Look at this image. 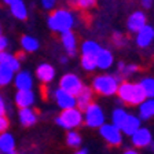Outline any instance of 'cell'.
<instances>
[{
  "label": "cell",
  "mask_w": 154,
  "mask_h": 154,
  "mask_svg": "<svg viewBox=\"0 0 154 154\" xmlns=\"http://www.w3.org/2000/svg\"><path fill=\"white\" fill-rule=\"evenodd\" d=\"M47 23H48V28L51 29L52 32L63 33V32H67V30H72L74 23V18L70 11H67L65 8H59L50 13V15L47 18Z\"/></svg>",
  "instance_id": "cell-1"
},
{
  "label": "cell",
  "mask_w": 154,
  "mask_h": 154,
  "mask_svg": "<svg viewBox=\"0 0 154 154\" xmlns=\"http://www.w3.org/2000/svg\"><path fill=\"white\" fill-rule=\"evenodd\" d=\"M117 95L120 96V99L125 102L127 105H140L143 100H146V94H144L143 88H142L140 83L134 84V83H121L117 90Z\"/></svg>",
  "instance_id": "cell-2"
},
{
  "label": "cell",
  "mask_w": 154,
  "mask_h": 154,
  "mask_svg": "<svg viewBox=\"0 0 154 154\" xmlns=\"http://www.w3.org/2000/svg\"><path fill=\"white\" fill-rule=\"evenodd\" d=\"M55 122H57L61 128L67 129V131L74 129V128H79V127L84 122L83 112H81L77 106L76 107H72V109L62 110L61 114L57 116Z\"/></svg>",
  "instance_id": "cell-3"
},
{
  "label": "cell",
  "mask_w": 154,
  "mask_h": 154,
  "mask_svg": "<svg viewBox=\"0 0 154 154\" xmlns=\"http://www.w3.org/2000/svg\"><path fill=\"white\" fill-rule=\"evenodd\" d=\"M119 77L110 76V74H102L96 76L92 81V90L94 92L99 94L103 96H112L117 94L119 90Z\"/></svg>",
  "instance_id": "cell-4"
},
{
  "label": "cell",
  "mask_w": 154,
  "mask_h": 154,
  "mask_svg": "<svg viewBox=\"0 0 154 154\" xmlns=\"http://www.w3.org/2000/svg\"><path fill=\"white\" fill-rule=\"evenodd\" d=\"M84 122H85L90 128H100L105 124V113L102 107L96 103H91L83 113Z\"/></svg>",
  "instance_id": "cell-5"
},
{
  "label": "cell",
  "mask_w": 154,
  "mask_h": 154,
  "mask_svg": "<svg viewBox=\"0 0 154 154\" xmlns=\"http://www.w3.org/2000/svg\"><path fill=\"white\" fill-rule=\"evenodd\" d=\"M83 81L79 79V76L74 73H66L61 77L59 80V88H62L63 91L72 94L76 96L77 94L83 90Z\"/></svg>",
  "instance_id": "cell-6"
},
{
  "label": "cell",
  "mask_w": 154,
  "mask_h": 154,
  "mask_svg": "<svg viewBox=\"0 0 154 154\" xmlns=\"http://www.w3.org/2000/svg\"><path fill=\"white\" fill-rule=\"evenodd\" d=\"M99 134L110 146H120L122 142L121 129L113 124H103L99 128Z\"/></svg>",
  "instance_id": "cell-7"
},
{
  "label": "cell",
  "mask_w": 154,
  "mask_h": 154,
  "mask_svg": "<svg viewBox=\"0 0 154 154\" xmlns=\"http://www.w3.org/2000/svg\"><path fill=\"white\" fill-rule=\"evenodd\" d=\"M54 100L57 102V105L59 106L62 110L76 107V105H77L76 96L66 92V91H63L62 88H57V90L54 91Z\"/></svg>",
  "instance_id": "cell-8"
},
{
  "label": "cell",
  "mask_w": 154,
  "mask_h": 154,
  "mask_svg": "<svg viewBox=\"0 0 154 154\" xmlns=\"http://www.w3.org/2000/svg\"><path fill=\"white\" fill-rule=\"evenodd\" d=\"M14 100H15V105L18 106L19 109L32 107L36 102V95L32 90H18L15 92Z\"/></svg>",
  "instance_id": "cell-9"
},
{
  "label": "cell",
  "mask_w": 154,
  "mask_h": 154,
  "mask_svg": "<svg viewBox=\"0 0 154 154\" xmlns=\"http://www.w3.org/2000/svg\"><path fill=\"white\" fill-rule=\"evenodd\" d=\"M14 85L17 90H32L33 76L28 70H18L14 74Z\"/></svg>",
  "instance_id": "cell-10"
},
{
  "label": "cell",
  "mask_w": 154,
  "mask_h": 154,
  "mask_svg": "<svg viewBox=\"0 0 154 154\" xmlns=\"http://www.w3.org/2000/svg\"><path fill=\"white\" fill-rule=\"evenodd\" d=\"M132 144L135 147H147L150 146V143L153 142L151 139V132L147 128H139L134 135H131Z\"/></svg>",
  "instance_id": "cell-11"
},
{
  "label": "cell",
  "mask_w": 154,
  "mask_h": 154,
  "mask_svg": "<svg viewBox=\"0 0 154 154\" xmlns=\"http://www.w3.org/2000/svg\"><path fill=\"white\" fill-rule=\"evenodd\" d=\"M36 77L37 80L43 84H48L54 80L55 77V69L50 63H40L36 69Z\"/></svg>",
  "instance_id": "cell-12"
},
{
  "label": "cell",
  "mask_w": 154,
  "mask_h": 154,
  "mask_svg": "<svg viewBox=\"0 0 154 154\" xmlns=\"http://www.w3.org/2000/svg\"><path fill=\"white\" fill-rule=\"evenodd\" d=\"M92 100H94V90L90 88V87H83V90L76 95V103H77L76 106L81 112H84L92 103Z\"/></svg>",
  "instance_id": "cell-13"
},
{
  "label": "cell",
  "mask_w": 154,
  "mask_h": 154,
  "mask_svg": "<svg viewBox=\"0 0 154 154\" xmlns=\"http://www.w3.org/2000/svg\"><path fill=\"white\" fill-rule=\"evenodd\" d=\"M61 42L63 48L66 50L67 55L69 57H74L76 55V48H77V38L74 36V33L72 30H67V32L61 33Z\"/></svg>",
  "instance_id": "cell-14"
},
{
  "label": "cell",
  "mask_w": 154,
  "mask_h": 154,
  "mask_svg": "<svg viewBox=\"0 0 154 154\" xmlns=\"http://www.w3.org/2000/svg\"><path fill=\"white\" fill-rule=\"evenodd\" d=\"M0 65L10 67L14 73L21 70V61H19L18 55H14L8 51H2L0 52Z\"/></svg>",
  "instance_id": "cell-15"
},
{
  "label": "cell",
  "mask_w": 154,
  "mask_h": 154,
  "mask_svg": "<svg viewBox=\"0 0 154 154\" xmlns=\"http://www.w3.org/2000/svg\"><path fill=\"white\" fill-rule=\"evenodd\" d=\"M18 119L21 125L23 127H32L37 122V112L33 110L32 107H23V109H19L18 112Z\"/></svg>",
  "instance_id": "cell-16"
},
{
  "label": "cell",
  "mask_w": 154,
  "mask_h": 154,
  "mask_svg": "<svg viewBox=\"0 0 154 154\" xmlns=\"http://www.w3.org/2000/svg\"><path fill=\"white\" fill-rule=\"evenodd\" d=\"M10 13L15 19H19V21H25L28 19V7H26L25 2L23 0H15L14 3L10 4Z\"/></svg>",
  "instance_id": "cell-17"
},
{
  "label": "cell",
  "mask_w": 154,
  "mask_h": 154,
  "mask_svg": "<svg viewBox=\"0 0 154 154\" xmlns=\"http://www.w3.org/2000/svg\"><path fill=\"white\" fill-rule=\"evenodd\" d=\"M144 25H146V15H144L143 13L136 11V13H134L131 17H129V19H128L129 32H132V33L136 32L138 33Z\"/></svg>",
  "instance_id": "cell-18"
},
{
  "label": "cell",
  "mask_w": 154,
  "mask_h": 154,
  "mask_svg": "<svg viewBox=\"0 0 154 154\" xmlns=\"http://www.w3.org/2000/svg\"><path fill=\"white\" fill-rule=\"evenodd\" d=\"M154 38V29L151 26L144 25L143 28L138 32L136 36V43H138L139 47H147L151 43V40Z\"/></svg>",
  "instance_id": "cell-19"
},
{
  "label": "cell",
  "mask_w": 154,
  "mask_h": 154,
  "mask_svg": "<svg viewBox=\"0 0 154 154\" xmlns=\"http://www.w3.org/2000/svg\"><path fill=\"white\" fill-rule=\"evenodd\" d=\"M139 128H140V119L136 117V116H134V114H128L124 125H122L121 131L124 132L125 135L131 136V135H134Z\"/></svg>",
  "instance_id": "cell-20"
},
{
  "label": "cell",
  "mask_w": 154,
  "mask_h": 154,
  "mask_svg": "<svg viewBox=\"0 0 154 154\" xmlns=\"http://www.w3.org/2000/svg\"><path fill=\"white\" fill-rule=\"evenodd\" d=\"M15 150V138L8 132L0 134V153L7 154Z\"/></svg>",
  "instance_id": "cell-21"
},
{
  "label": "cell",
  "mask_w": 154,
  "mask_h": 154,
  "mask_svg": "<svg viewBox=\"0 0 154 154\" xmlns=\"http://www.w3.org/2000/svg\"><path fill=\"white\" fill-rule=\"evenodd\" d=\"M151 117H154V98H149L139 105V119L150 120Z\"/></svg>",
  "instance_id": "cell-22"
},
{
  "label": "cell",
  "mask_w": 154,
  "mask_h": 154,
  "mask_svg": "<svg viewBox=\"0 0 154 154\" xmlns=\"http://www.w3.org/2000/svg\"><path fill=\"white\" fill-rule=\"evenodd\" d=\"M96 67H99V69H109L110 66L113 65V55L110 51H107V50H103V48H100V51L98 52V55H96Z\"/></svg>",
  "instance_id": "cell-23"
},
{
  "label": "cell",
  "mask_w": 154,
  "mask_h": 154,
  "mask_svg": "<svg viewBox=\"0 0 154 154\" xmlns=\"http://www.w3.org/2000/svg\"><path fill=\"white\" fill-rule=\"evenodd\" d=\"M21 47H22V50L25 52H35L38 50L40 43H38V40L36 37H33V36L25 35L21 37Z\"/></svg>",
  "instance_id": "cell-24"
},
{
  "label": "cell",
  "mask_w": 154,
  "mask_h": 154,
  "mask_svg": "<svg viewBox=\"0 0 154 154\" xmlns=\"http://www.w3.org/2000/svg\"><path fill=\"white\" fill-rule=\"evenodd\" d=\"M14 72L10 67L0 65V87H6L14 80Z\"/></svg>",
  "instance_id": "cell-25"
},
{
  "label": "cell",
  "mask_w": 154,
  "mask_h": 154,
  "mask_svg": "<svg viewBox=\"0 0 154 154\" xmlns=\"http://www.w3.org/2000/svg\"><path fill=\"white\" fill-rule=\"evenodd\" d=\"M127 117H128V113L125 112L124 109L119 107V109H116L112 114V124L116 125L117 128L121 129L124 122H125V120H127Z\"/></svg>",
  "instance_id": "cell-26"
},
{
  "label": "cell",
  "mask_w": 154,
  "mask_h": 154,
  "mask_svg": "<svg viewBox=\"0 0 154 154\" xmlns=\"http://www.w3.org/2000/svg\"><path fill=\"white\" fill-rule=\"evenodd\" d=\"M100 51V47L96 44L95 42H84L83 45H81V54L83 55H88V57H95L98 55V52Z\"/></svg>",
  "instance_id": "cell-27"
},
{
  "label": "cell",
  "mask_w": 154,
  "mask_h": 154,
  "mask_svg": "<svg viewBox=\"0 0 154 154\" xmlns=\"http://www.w3.org/2000/svg\"><path fill=\"white\" fill-rule=\"evenodd\" d=\"M66 143L69 147H73V149H79L81 144V136L79 132H76L74 129H70L67 132L66 135Z\"/></svg>",
  "instance_id": "cell-28"
},
{
  "label": "cell",
  "mask_w": 154,
  "mask_h": 154,
  "mask_svg": "<svg viewBox=\"0 0 154 154\" xmlns=\"http://www.w3.org/2000/svg\"><path fill=\"white\" fill-rule=\"evenodd\" d=\"M70 6L77 10H90L96 6V0H70Z\"/></svg>",
  "instance_id": "cell-29"
},
{
  "label": "cell",
  "mask_w": 154,
  "mask_h": 154,
  "mask_svg": "<svg viewBox=\"0 0 154 154\" xmlns=\"http://www.w3.org/2000/svg\"><path fill=\"white\" fill-rule=\"evenodd\" d=\"M140 85L146 94V98H154V79H143L140 81Z\"/></svg>",
  "instance_id": "cell-30"
},
{
  "label": "cell",
  "mask_w": 154,
  "mask_h": 154,
  "mask_svg": "<svg viewBox=\"0 0 154 154\" xmlns=\"http://www.w3.org/2000/svg\"><path fill=\"white\" fill-rule=\"evenodd\" d=\"M81 66H83L85 70H88V72L96 69V59H95V57L83 55V57H81Z\"/></svg>",
  "instance_id": "cell-31"
},
{
  "label": "cell",
  "mask_w": 154,
  "mask_h": 154,
  "mask_svg": "<svg viewBox=\"0 0 154 154\" xmlns=\"http://www.w3.org/2000/svg\"><path fill=\"white\" fill-rule=\"evenodd\" d=\"M119 70L121 72L124 76H131L135 72H138V66H136V65H125V63H122V62H120Z\"/></svg>",
  "instance_id": "cell-32"
},
{
  "label": "cell",
  "mask_w": 154,
  "mask_h": 154,
  "mask_svg": "<svg viewBox=\"0 0 154 154\" xmlns=\"http://www.w3.org/2000/svg\"><path fill=\"white\" fill-rule=\"evenodd\" d=\"M8 127H10V120L7 119L6 114H2V116H0V134L7 132Z\"/></svg>",
  "instance_id": "cell-33"
},
{
  "label": "cell",
  "mask_w": 154,
  "mask_h": 154,
  "mask_svg": "<svg viewBox=\"0 0 154 154\" xmlns=\"http://www.w3.org/2000/svg\"><path fill=\"white\" fill-rule=\"evenodd\" d=\"M55 4H57V0H42L43 8L47 10V11H51V10H54Z\"/></svg>",
  "instance_id": "cell-34"
},
{
  "label": "cell",
  "mask_w": 154,
  "mask_h": 154,
  "mask_svg": "<svg viewBox=\"0 0 154 154\" xmlns=\"http://www.w3.org/2000/svg\"><path fill=\"white\" fill-rule=\"evenodd\" d=\"M8 45H10L8 38H7L6 36L0 35V52H2V51H7V48H8Z\"/></svg>",
  "instance_id": "cell-35"
},
{
  "label": "cell",
  "mask_w": 154,
  "mask_h": 154,
  "mask_svg": "<svg viewBox=\"0 0 154 154\" xmlns=\"http://www.w3.org/2000/svg\"><path fill=\"white\" fill-rule=\"evenodd\" d=\"M114 43L117 45H121L122 43H124V38H122V35H120V33H114Z\"/></svg>",
  "instance_id": "cell-36"
},
{
  "label": "cell",
  "mask_w": 154,
  "mask_h": 154,
  "mask_svg": "<svg viewBox=\"0 0 154 154\" xmlns=\"http://www.w3.org/2000/svg\"><path fill=\"white\" fill-rule=\"evenodd\" d=\"M2 114H6V103L3 99H0V116Z\"/></svg>",
  "instance_id": "cell-37"
},
{
  "label": "cell",
  "mask_w": 154,
  "mask_h": 154,
  "mask_svg": "<svg viewBox=\"0 0 154 154\" xmlns=\"http://www.w3.org/2000/svg\"><path fill=\"white\" fill-rule=\"evenodd\" d=\"M122 154H139V151H136L135 149H128V150H125Z\"/></svg>",
  "instance_id": "cell-38"
},
{
  "label": "cell",
  "mask_w": 154,
  "mask_h": 154,
  "mask_svg": "<svg viewBox=\"0 0 154 154\" xmlns=\"http://www.w3.org/2000/svg\"><path fill=\"white\" fill-rule=\"evenodd\" d=\"M73 154H88V151H87L85 149H77Z\"/></svg>",
  "instance_id": "cell-39"
},
{
  "label": "cell",
  "mask_w": 154,
  "mask_h": 154,
  "mask_svg": "<svg viewBox=\"0 0 154 154\" xmlns=\"http://www.w3.org/2000/svg\"><path fill=\"white\" fill-rule=\"evenodd\" d=\"M142 4H143L146 8H149V7L151 6V0H142Z\"/></svg>",
  "instance_id": "cell-40"
},
{
  "label": "cell",
  "mask_w": 154,
  "mask_h": 154,
  "mask_svg": "<svg viewBox=\"0 0 154 154\" xmlns=\"http://www.w3.org/2000/svg\"><path fill=\"white\" fill-rule=\"evenodd\" d=\"M14 2H15V0H3V3H4V4H7V6H10V4L14 3Z\"/></svg>",
  "instance_id": "cell-41"
},
{
  "label": "cell",
  "mask_w": 154,
  "mask_h": 154,
  "mask_svg": "<svg viewBox=\"0 0 154 154\" xmlns=\"http://www.w3.org/2000/svg\"><path fill=\"white\" fill-rule=\"evenodd\" d=\"M66 61H67V59H66L65 57H62V58H61V63H66Z\"/></svg>",
  "instance_id": "cell-42"
},
{
  "label": "cell",
  "mask_w": 154,
  "mask_h": 154,
  "mask_svg": "<svg viewBox=\"0 0 154 154\" xmlns=\"http://www.w3.org/2000/svg\"><path fill=\"white\" fill-rule=\"evenodd\" d=\"M150 149L154 151V142H151V143H150Z\"/></svg>",
  "instance_id": "cell-43"
},
{
  "label": "cell",
  "mask_w": 154,
  "mask_h": 154,
  "mask_svg": "<svg viewBox=\"0 0 154 154\" xmlns=\"http://www.w3.org/2000/svg\"><path fill=\"white\" fill-rule=\"evenodd\" d=\"M7 154H17V151L13 150V151H10V153H7Z\"/></svg>",
  "instance_id": "cell-44"
},
{
  "label": "cell",
  "mask_w": 154,
  "mask_h": 154,
  "mask_svg": "<svg viewBox=\"0 0 154 154\" xmlns=\"http://www.w3.org/2000/svg\"><path fill=\"white\" fill-rule=\"evenodd\" d=\"M0 35H3V29H2V25H0Z\"/></svg>",
  "instance_id": "cell-45"
},
{
  "label": "cell",
  "mask_w": 154,
  "mask_h": 154,
  "mask_svg": "<svg viewBox=\"0 0 154 154\" xmlns=\"http://www.w3.org/2000/svg\"><path fill=\"white\" fill-rule=\"evenodd\" d=\"M0 99H2V95H0Z\"/></svg>",
  "instance_id": "cell-46"
}]
</instances>
